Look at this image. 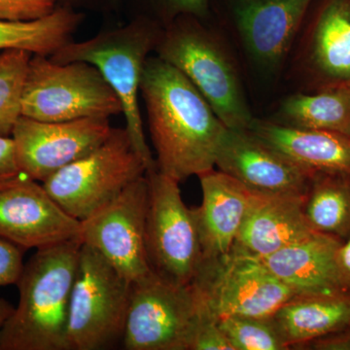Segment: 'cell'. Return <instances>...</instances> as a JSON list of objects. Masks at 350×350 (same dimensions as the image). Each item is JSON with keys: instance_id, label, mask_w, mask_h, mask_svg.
Segmentation results:
<instances>
[{"instance_id": "cell-9", "label": "cell", "mask_w": 350, "mask_h": 350, "mask_svg": "<svg viewBox=\"0 0 350 350\" xmlns=\"http://www.w3.org/2000/svg\"><path fill=\"white\" fill-rule=\"evenodd\" d=\"M148 182L146 243L152 273L174 284H192L202 264L195 208L186 206L179 183L153 169Z\"/></svg>"}, {"instance_id": "cell-29", "label": "cell", "mask_w": 350, "mask_h": 350, "mask_svg": "<svg viewBox=\"0 0 350 350\" xmlns=\"http://www.w3.org/2000/svg\"><path fill=\"white\" fill-rule=\"evenodd\" d=\"M190 350H234L219 325L218 319L207 310H204L196 328Z\"/></svg>"}, {"instance_id": "cell-32", "label": "cell", "mask_w": 350, "mask_h": 350, "mask_svg": "<svg viewBox=\"0 0 350 350\" xmlns=\"http://www.w3.org/2000/svg\"><path fill=\"white\" fill-rule=\"evenodd\" d=\"M298 349L350 350V326L306 342Z\"/></svg>"}, {"instance_id": "cell-22", "label": "cell", "mask_w": 350, "mask_h": 350, "mask_svg": "<svg viewBox=\"0 0 350 350\" xmlns=\"http://www.w3.org/2000/svg\"><path fill=\"white\" fill-rule=\"evenodd\" d=\"M268 119L289 128L331 131L350 137V88L293 92L282 98Z\"/></svg>"}, {"instance_id": "cell-34", "label": "cell", "mask_w": 350, "mask_h": 350, "mask_svg": "<svg viewBox=\"0 0 350 350\" xmlns=\"http://www.w3.org/2000/svg\"><path fill=\"white\" fill-rule=\"evenodd\" d=\"M14 310H15V308L8 301L0 298V331H1L2 327L6 323L9 317L12 315Z\"/></svg>"}, {"instance_id": "cell-5", "label": "cell", "mask_w": 350, "mask_h": 350, "mask_svg": "<svg viewBox=\"0 0 350 350\" xmlns=\"http://www.w3.org/2000/svg\"><path fill=\"white\" fill-rule=\"evenodd\" d=\"M122 113L118 96L100 70L85 62L59 64L32 55L22 96V116L42 122Z\"/></svg>"}, {"instance_id": "cell-26", "label": "cell", "mask_w": 350, "mask_h": 350, "mask_svg": "<svg viewBox=\"0 0 350 350\" xmlns=\"http://www.w3.org/2000/svg\"><path fill=\"white\" fill-rule=\"evenodd\" d=\"M218 322L234 350H288L271 317H226Z\"/></svg>"}, {"instance_id": "cell-15", "label": "cell", "mask_w": 350, "mask_h": 350, "mask_svg": "<svg viewBox=\"0 0 350 350\" xmlns=\"http://www.w3.org/2000/svg\"><path fill=\"white\" fill-rule=\"evenodd\" d=\"M215 167L262 196L305 197L313 174L250 130L228 128L219 142Z\"/></svg>"}, {"instance_id": "cell-20", "label": "cell", "mask_w": 350, "mask_h": 350, "mask_svg": "<svg viewBox=\"0 0 350 350\" xmlns=\"http://www.w3.org/2000/svg\"><path fill=\"white\" fill-rule=\"evenodd\" d=\"M248 130L310 172L350 177V137L331 131L289 128L256 117Z\"/></svg>"}, {"instance_id": "cell-8", "label": "cell", "mask_w": 350, "mask_h": 350, "mask_svg": "<svg viewBox=\"0 0 350 350\" xmlns=\"http://www.w3.org/2000/svg\"><path fill=\"white\" fill-rule=\"evenodd\" d=\"M146 174V165L126 128H112L93 151L42 182L48 194L73 217L82 221Z\"/></svg>"}, {"instance_id": "cell-16", "label": "cell", "mask_w": 350, "mask_h": 350, "mask_svg": "<svg viewBox=\"0 0 350 350\" xmlns=\"http://www.w3.org/2000/svg\"><path fill=\"white\" fill-rule=\"evenodd\" d=\"M38 182L25 178L0 190V238L24 250L80 239L81 221L66 213Z\"/></svg>"}, {"instance_id": "cell-23", "label": "cell", "mask_w": 350, "mask_h": 350, "mask_svg": "<svg viewBox=\"0 0 350 350\" xmlns=\"http://www.w3.org/2000/svg\"><path fill=\"white\" fill-rule=\"evenodd\" d=\"M303 207L313 232L344 241L350 234V177L313 172Z\"/></svg>"}, {"instance_id": "cell-17", "label": "cell", "mask_w": 350, "mask_h": 350, "mask_svg": "<svg viewBox=\"0 0 350 350\" xmlns=\"http://www.w3.org/2000/svg\"><path fill=\"white\" fill-rule=\"evenodd\" d=\"M202 202L196 207L202 262L232 252L257 193L215 169L199 175Z\"/></svg>"}, {"instance_id": "cell-2", "label": "cell", "mask_w": 350, "mask_h": 350, "mask_svg": "<svg viewBox=\"0 0 350 350\" xmlns=\"http://www.w3.org/2000/svg\"><path fill=\"white\" fill-rule=\"evenodd\" d=\"M80 239L38 250L25 262L19 303L0 331V350H68L69 303Z\"/></svg>"}, {"instance_id": "cell-19", "label": "cell", "mask_w": 350, "mask_h": 350, "mask_svg": "<svg viewBox=\"0 0 350 350\" xmlns=\"http://www.w3.org/2000/svg\"><path fill=\"white\" fill-rule=\"evenodd\" d=\"M340 243L313 232L262 261L295 295H344L336 267V253Z\"/></svg>"}, {"instance_id": "cell-31", "label": "cell", "mask_w": 350, "mask_h": 350, "mask_svg": "<svg viewBox=\"0 0 350 350\" xmlns=\"http://www.w3.org/2000/svg\"><path fill=\"white\" fill-rule=\"evenodd\" d=\"M29 178L21 170L11 137L0 135V190Z\"/></svg>"}, {"instance_id": "cell-27", "label": "cell", "mask_w": 350, "mask_h": 350, "mask_svg": "<svg viewBox=\"0 0 350 350\" xmlns=\"http://www.w3.org/2000/svg\"><path fill=\"white\" fill-rule=\"evenodd\" d=\"M152 19L165 27L180 16H195L207 21L213 16V0H142Z\"/></svg>"}, {"instance_id": "cell-10", "label": "cell", "mask_w": 350, "mask_h": 350, "mask_svg": "<svg viewBox=\"0 0 350 350\" xmlns=\"http://www.w3.org/2000/svg\"><path fill=\"white\" fill-rule=\"evenodd\" d=\"M131 284L124 349L190 350L206 310L194 285L174 284L153 273Z\"/></svg>"}, {"instance_id": "cell-18", "label": "cell", "mask_w": 350, "mask_h": 350, "mask_svg": "<svg viewBox=\"0 0 350 350\" xmlns=\"http://www.w3.org/2000/svg\"><path fill=\"white\" fill-rule=\"evenodd\" d=\"M304 198L258 195L232 250L262 259L312 234Z\"/></svg>"}, {"instance_id": "cell-11", "label": "cell", "mask_w": 350, "mask_h": 350, "mask_svg": "<svg viewBox=\"0 0 350 350\" xmlns=\"http://www.w3.org/2000/svg\"><path fill=\"white\" fill-rule=\"evenodd\" d=\"M312 0H213L234 31L248 66L262 80L283 75L295 39Z\"/></svg>"}, {"instance_id": "cell-12", "label": "cell", "mask_w": 350, "mask_h": 350, "mask_svg": "<svg viewBox=\"0 0 350 350\" xmlns=\"http://www.w3.org/2000/svg\"><path fill=\"white\" fill-rule=\"evenodd\" d=\"M192 284L207 312L217 319L271 317L295 296L262 259L234 250L215 261L202 262Z\"/></svg>"}, {"instance_id": "cell-1", "label": "cell", "mask_w": 350, "mask_h": 350, "mask_svg": "<svg viewBox=\"0 0 350 350\" xmlns=\"http://www.w3.org/2000/svg\"><path fill=\"white\" fill-rule=\"evenodd\" d=\"M140 94L159 172L181 182L215 169L219 142L227 126L185 75L150 56Z\"/></svg>"}, {"instance_id": "cell-24", "label": "cell", "mask_w": 350, "mask_h": 350, "mask_svg": "<svg viewBox=\"0 0 350 350\" xmlns=\"http://www.w3.org/2000/svg\"><path fill=\"white\" fill-rule=\"evenodd\" d=\"M82 14L68 6H57L42 19L29 22L0 21V50L21 49L32 55H51L70 42Z\"/></svg>"}, {"instance_id": "cell-13", "label": "cell", "mask_w": 350, "mask_h": 350, "mask_svg": "<svg viewBox=\"0 0 350 350\" xmlns=\"http://www.w3.org/2000/svg\"><path fill=\"white\" fill-rule=\"evenodd\" d=\"M147 206L148 182L144 175L81 221L82 243L98 251L131 283L152 273L145 243Z\"/></svg>"}, {"instance_id": "cell-3", "label": "cell", "mask_w": 350, "mask_h": 350, "mask_svg": "<svg viewBox=\"0 0 350 350\" xmlns=\"http://www.w3.org/2000/svg\"><path fill=\"white\" fill-rule=\"evenodd\" d=\"M156 56L188 78L228 129L248 130L254 116L238 59L209 21L180 16L163 27Z\"/></svg>"}, {"instance_id": "cell-14", "label": "cell", "mask_w": 350, "mask_h": 350, "mask_svg": "<svg viewBox=\"0 0 350 350\" xmlns=\"http://www.w3.org/2000/svg\"><path fill=\"white\" fill-rule=\"evenodd\" d=\"M111 131L105 117L42 122L21 116L11 137L21 170L43 182L100 146Z\"/></svg>"}, {"instance_id": "cell-6", "label": "cell", "mask_w": 350, "mask_h": 350, "mask_svg": "<svg viewBox=\"0 0 350 350\" xmlns=\"http://www.w3.org/2000/svg\"><path fill=\"white\" fill-rule=\"evenodd\" d=\"M131 286L98 251L82 243L69 303L68 350L107 349L122 340Z\"/></svg>"}, {"instance_id": "cell-35", "label": "cell", "mask_w": 350, "mask_h": 350, "mask_svg": "<svg viewBox=\"0 0 350 350\" xmlns=\"http://www.w3.org/2000/svg\"><path fill=\"white\" fill-rule=\"evenodd\" d=\"M61 1V0H59ZM64 1H66V3H69V1H72V0H64Z\"/></svg>"}, {"instance_id": "cell-28", "label": "cell", "mask_w": 350, "mask_h": 350, "mask_svg": "<svg viewBox=\"0 0 350 350\" xmlns=\"http://www.w3.org/2000/svg\"><path fill=\"white\" fill-rule=\"evenodd\" d=\"M59 0H0V21L29 22L54 12Z\"/></svg>"}, {"instance_id": "cell-4", "label": "cell", "mask_w": 350, "mask_h": 350, "mask_svg": "<svg viewBox=\"0 0 350 350\" xmlns=\"http://www.w3.org/2000/svg\"><path fill=\"white\" fill-rule=\"evenodd\" d=\"M163 27L156 20L142 15L130 24L89 40L70 41L49 57L59 64L85 62L100 70L118 96L126 130L146 172L156 169L157 163L145 138L138 98L147 59L155 52Z\"/></svg>"}, {"instance_id": "cell-33", "label": "cell", "mask_w": 350, "mask_h": 350, "mask_svg": "<svg viewBox=\"0 0 350 350\" xmlns=\"http://www.w3.org/2000/svg\"><path fill=\"white\" fill-rule=\"evenodd\" d=\"M336 267L340 291L350 297V234L338 245L336 253Z\"/></svg>"}, {"instance_id": "cell-21", "label": "cell", "mask_w": 350, "mask_h": 350, "mask_svg": "<svg viewBox=\"0 0 350 350\" xmlns=\"http://www.w3.org/2000/svg\"><path fill=\"white\" fill-rule=\"evenodd\" d=\"M287 349L350 326V297L295 295L271 317Z\"/></svg>"}, {"instance_id": "cell-30", "label": "cell", "mask_w": 350, "mask_h": 350, "mask_svg": "<svg viewBox=\"0 0 350 350\" xmlns=\"http://www.w3.org/2000/svg\"><path fill=\"white\" fill-rule=\"evenodd\" d=\"M24 250L0 238V287L17 284L24 269Z\"/></svg>"}, {"instance_id": "cell-7", "label": "cell", "mask_w": 350, "mask_h": 350, "mask_svg": "<svg viewBox=\"0 0 350 350\" xmlns=\"http://www.w3.org/2000/svg\"><path fill=\"white\" fill-rule=\"evenodd\" d=\"M282 76L293 92L350 88V0H312Z\"/></svg>"}, {"instance_id": "cell-25", "label": "cell", "mask_w": 350, "mask_h": 350, "mask_svg": "<svg viewBox=\"0 0 350 350\" xmlns=\"http://www.w3.org/2000/svg\"><path fill=\"white\" fill-rule=\"evenodd\" d=\"M32 54L25 50H4L0 54V135L11 137L22 116V96Z\"/></svg>"}]
</instances>
